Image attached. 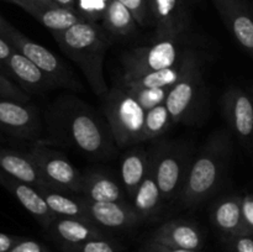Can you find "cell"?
Returning <instances> with one entry per match:
<instances>
[{"label": "cell", "mask_w": 253, "mask_h": 252, "mask_svg": "<svg viewBox=\"0 0 253 252\" xmlns=\"http://www.w3.org/2000/svg\"><path fill=\"white\" fill-rule=\"evenodd\" d=\"M47 123L54 140L73 146L86 157L101 160L115 153L116 143L108 123L76 96L54 100L47 113Z\"/></svg>", "instance_id": "obj_1"}, {"label": "cell", "mask_w": 253, "mask_h": 252, "mask_svg": "<svg viewBox=\"0 0 253 252\" xmlns=\"http://www.w3.org/2000/svg\"><path fill=\"white\" fill-rule=\"evenodd\" d=\"M231 148V136L226 130H217L209 136L190 163L179 194L183 208L199 207L219 189L229 166Z\"/></svg>", "instance_id": "obj_2"}, {"label": "cell", "mask_w": 253, "mask_h": 252, "mask_svg": "<svg viewBox=\"0 0 253 252\" xmlns=\"http://www.w3.org/2000/svg\"><path fill=\"white\" fill-rule=\"evenodd\" d=\"M59 48L78 66L98 96L109 91L104 77V58L110 41L105 31L91 21H82L62 32L53 34Z\"/></svg>", "instance_id": "obj_3"}, {"label": "cell", "mask_w": 253, "mask_h": 252, "mask_svg": "<svg viewBox=\"0 0 253 252\" xmlns=\"http://www.w3.org/2000/svg\"><path fill=\"white\" fill-rule=\"evenodd\" d=\"M103 98L104 115L116 146L140 145L146 118L145 109L120 85L109 89Z\"/></svg>", "instance_id": "obj_4"}, {"label": "cell", "mask_w": 253, "mask_h": 252, "mask_svg": "<svg viewBox=\"0 0 253 252\" xmlns=\"http://www.w3.org/2000/svg\"><path fill=\"white\" fill-rule=\"evenodd\" d=\"M190 49L180 41V36L157 39L150 46L136 47L125 52L121 57L123 77L138 76L169 68L179 63Z\"/></svg>", "instance_id": "obj_5"}, {"label": "cell", "mask_w": 253, "mask_h": 252, "mask_svg": "<svg viewBox=\"0 0 253 252\" xmlns=\"http://www.w3.org/2000/svg\"><path fill=\"white\" fill-rule=\"evenodd\" d=\"M192 147L182 141H158L157 177L162 202L179 197L192 163Z\"/></svg>", "instance_id": "obj_6"}, {"label": "cell", "mask_w": 253, "mask_h": 252, "mask_svg": "<svg viewBox=\"0 0 253 252\" xmlns=\"http://www.w3.org/2000/svg\"><path fill=\"white\" fill-rule=\"evenodd\" d=\"M199 63L169 89L166 105L169 111L173 125L192 124L202 118L207 109V86Z\"/></svg>", "instance_id": "obj_7"}, {"label": "cell", "mask_w": 253, "mask_h": 252, "mask_svg": "<svg viewBox=\"0 0 253 252\" xmlns=\"http://www.w3.org/2000/svg\"><path fill=\"white\" fill-rule=\"evenodd\" d=\"M5 40L21 54L30 59L32 63L36 64L47 77L52 79L57 88H71L78 89L79 82L74 77L73 72L64 64V62L58 56L49 51L42 44L32 41L29 37L15 29L10 27Z\"/></svg>", "instance_id": "obj_8"}, {"label": "cell", "mask_w": 253, "mask_h": 252, "mask_svg": "<svg viewBox=\"0 0 253 252\" xmlns=\"http://www.w3.org/2000/svg\"><path fill=\"white\" fill-rule=\"evenodd\" d=\"M29 153L40 168L48 188L81 194L83 173L79 172L66 156L43 143H35Z\"/></svg>", "instance_id": "obj_9"}, {"label": "cell", "mask_w": 253, "mask_h": 252, "mask_svg": "<svg viewBox=\"0 0 253 252\" xmlns=\"http://www.w3.org/2000/svg\"><path fill=\"white\" fill-rule=\"evenodd\" d=\"M42 125L39 110L30 103L0 98V132L19 140L35 141Z\"/></svg>", "instance_id": "obj_10"}, {"label": "cell", "mask_w": 253, "mask_h": 252, "mask_svg": "<svg viewBox=\"0 0 253 252\" xmlns=\"http://www.w3.org/2000/svg\"><path fill=\"white\" fill-rule=\"evenodd\" d=\"M202 63L200 54L194 49H190L184 58L175 66L150 73L138 74V76L123 77L121 88H172L180 79L184 78L197 64Z\"/></svg>", "instance_id": "obj_11"}, {"label": "cell", "mask_w": 253, "mask_h": 252, "mask_svg": "<svg viewBox=\"0 0 253 252\" xmlns=\"http://www.w3.org/2000/svg\"><path fill=\"white\" fill-rule=\"evenodd\" d=\"M224 115L232 132L249 141L253 136V101L242 89L232 86L224 93L221 98Z\"/></svg>", "instance_id": "obj_12"}, {"label": "cell", "mask_w": 253, "mask_h": 252, "mask_svg": "<svg viewBox=\"0 0 253 252\" xmlns=\"http://www.w3.org/2000/svg\"><path fill=\"white\" fill-rule=\"evenodd\" d=\"M86 204L90 220L101 229L127 230L142 222L133 205L126 200L96 203L86 199Z\"/></svg>", "instance_id": "obj_13"}, {"label": "cell", "mask_w": 253, "mask_h": 252, "mask_svg": "<svg viewBox=\"0 0 253 252\" xmlns=\"http://www.w3.org/2000/svg\"><path fill=\"white\" fill-rule=\"evenodd\" d=\"M0 184L16 198L17 202L41 224L42 227L48 230L57 216L51 211L46 200L37 188L6 174L1 169H0Z\"/></svg>", "instance_id": "obj_14"}, {"label": "cell", "mask_w": 253, "mask_h": 252, "mask_svg": "<svg viewBox=\"0 0 253 252\" xmlns=\"http://www.w3.org/2000/svg\"><path fill=\"white\" fill-rule=\"evenodd\" d=\"M225 25L240 46L253 57V15L244 0H215Z\"/></svg>", "instance_id": "obj_15"}, {"label": "cell", "mask_w": 253, "mask_h": 252, "mask_svg": "<svg viewBox=\"0 0 253 252\" xmlns=\"http://www.w3.org/2000/svg\"><path fill=\"white\" fill-rule=\"evenodd\" d=\"M47 231L62 251L95 239H106L101 227L91 221L72 217H56Z\"/></svg>", "instance_id": "obj_16"}, {"label": "cell", "mask_w": 253, "mask_h": 252, "mask_svg": "<svg viewBox=\"0 0 253 252\" xmlns=\"http://www.w3.org/2000/svg\"><path fill=\"white\" fill-rule=\"evenodd\" d=\"M14 4L29 12L37 21L41 22L52 35L69 29L78 22L85 21V17L71 7L59 6L57 4H43V2L17 0Z\"/></svg>", "instance_id": "obj_17"}, {"label": "cell", "mask_w": 253, "mask_h": 252, "mask_svg": "<svg viewBox=\"0 0 253 252\" xmlns=\"http://www.w3.org/2000/svg\"><path fill=\"white\" fill-rule=\"evenodd\" d=\"M5 74L16 81L26 93H46L57 88L56 84L39 67L16 49L7 61Z\"/></svg>", "instance_id": "obj_18"}, {"label": "cell", "mask_w": 253, "mask_h": 252, "mask_svg": "<svg viewBox=\"0 0 253 252\" xmlns=\"http://www.w3.org/2000/svg\"><path fill=\"white\" fill-rule=\"evenodd\" d=\"M157 151L158 141L150 148V165H148L147 174H146L145 179L142 180L132 198V205L137 214L140 215V219L142 222L153 219L158 214L161 204L163 203L160 187H158L157 177H156Z\"/></svg>", "instance_id": "obj_19"}, {"label": "cell", "mask_w": 253, "mask_h": 252, "mask_svg": "<svg viewBox=\"0 0 253 252\" xmlns=\"http://www.w3.org/2000/svg\"><path fill=\"white\" fill-rule=\"evenodd\" d=\"M148 240L183 250L199 251L203 247V235L199 227L187 220H170L158 226Z\"/></svg>", "instance_id": "obj_20"}, {"label": "cell", "mask_w": 253, "mask_h": 252, "mask_svg": "<svg viewBox=\"0 0 253 252\" xmlns=\"http://www.w3.org/2000/svg\"><path fill=\"white\" fill-rule=\"evenodd\" d=\"M212 225L225 237L235 236L240 234H251L246 226L242 215V197L227 195L217 200L210 212Z\"/></svg>", "instance_id": "obj_21"}, {"label": "cell", "mask_w": 253, "mask_h": 252, "mask_svg": "<svg viewBox=\"0 0 253 252\" xmlns=\"http://www.w3.org/2000/svg\"><path fill=\"white\" fill-rule=\"evenodd\" d=\"M0 169L21 182L34 185L37 189L48 188L40 168L29 152H20L0 146Z\"/></svg>", "instance_id": "obj_22"}, {"label": "cell", "mask_w": 253, "mask_h": 252, "mask_svg": "<svg viewBox=\"0 0 253 252\" xmlns=\"http://www.w3.org/2000/svg\"><path fill=\"white\" fill-rule=\"evenodd\" d=\"M157 39L179 37L187 30V16L179 0H150Z\"/></svg>", "instance_id": "obj_23"}, {"label": "cell", "mask_w": 253, "mask_h": 252, "mask_svg": "<svg viewBox=\"0 0 253 252\" xmlns=\"http://www.w3.org/2000/svg\"><path fill=\"white\" fill-rule=\"evenodd\" d=\"M39 190L46 200L51 211L57 217H72V219L91 221L86 199L82 195L61 192V190L51 189V188H41Z\"/></svg>", "instance_id": "obj_24"}, {"label": "cell", "mask_w": 253, "mask_h": 252, "mask_svg": "<svg viewBox=\"0 0 253 252\" xmlns=\"http://www.w3.org/2000/svg\"><path fill=\"white\" fill-rule=\"evenodd\" d=\"M81 195L90 202L96 203L125 200L120 184L101 170L83 173Z\"/></svg>", "instance_id": "obj_25"}, {"label": "cell", "mask_w": 253, "mask_h": 252, "mask_svg": "<svg viewBox=\"0 0 253 252\" xmlns=\"http://www.w3.org/2000/svg\"><path fill=\"white\" fill-rule=\"evenodd\" d=\"M150 165V150L133 147L125 153L121 161V182L128 198L132 199L136 190L145 179Z\"/></svg>", "instance_id": "obj_26"}, {"label": "cell", "mask_w": 253, "mask_h": 252, "mask_svg": "<svg viewBox=\"0 0 253 252\" xmlns=\"http://www.w3.org/2000/svg\"><path fill=\"white\" fill-rule=\"evenodd\" d=\"M103 20L105 30L114 36H128L135 31V17L118 0H109L104 10Z\"/></svg>", "instance_id": "obj_27"}, {"label": "cell", "mask_w": 253, "mask_h": 252, "mask_svg": "<svg viewBox=\"0 0 253 252\" xmlns=\"http://www.w3.org/2000/svg\"><path fill=\"white\" fill-rule=\"evenodd\" d=\"M173 125L167 105L162 104L146 111L145 124L141 133L140 143L160 140Z\"/></svg>", "instance_id": "obj_28"}, {"label": "cell", "mask_w": 253, "mask_h": 252, "mask_svg": "<svg viewBox=\"0 0 253 252\" xmlns=\"http://www.w3.org/2000/svg\"><path fill=\"white\" fill-rule=\"evenodd\" d=\"M124 89L128 91L146 111H148L156 106L166 104L170 88H140V86H135V88Z\"/></svg>", "instance_id": "obj_29"}, {"label": "cell", "mask_w": 253, "mask_h": 252, "mask_svg": "<svg viewBox=\"0 0 253 252\" xmlns=\"http://www.w3.org/2000/svg\"><path fill=\"white\" fill-rule=\"evenodd\" d=\"M0 98L30 103V94L17 85L14 81H11V78H9L1 69H0Z\"/></svg>", "instance_id": "obj_30"}, {"label": "cell", "mask_w": 253, "mask_h": 252, "mask_svg": "<svg viewBox=\"0 0 253 252\" xmlns=\"http://www.w3.org/2000/svg\"><path fill=\"white\" fill-rule=\"evenodd\" d=\"M63 252H120L116 244L106 237V239H95L86 241L78 246L64 250Z\"/></svg>", "instance_id": "obj_31"}, {"label": "cell", "mask_w": 253, "mask_h": 252, "mask_svg": "<svg viewBox=\"0 0 253 252\" xmlns=\"http://www.w3.org/2000/svg\"><path fill=\"white\" fill-rule=\"evenodd\" d=\"M229 252H253V235L240 234L226 239Z\"/></svg>", "instance_id": "obj_32"}, {"label": "cell", "mask_w": 253, "mask_h": 252, "mask_svg": "<svg viewBox=\"0 0 253 252\" xmlns=\"http://www.w3.org/2000/svg\"><path fill=\"white\" fill-rule=\"evenodd\" d=\"M118 1H120L121 4L125 5L130 10L131 14L135 17L136 22L141 25L145 24L146 17H147V0H118Z\"/></svg>", "instance_id": "obj_33"}, {"label": "cell", "mask_w": 253, "mask_h": 252, "mask_svg": "<svg viewBox=\"0 0 253 252\" xmlns=\"http://www.w3.org/2000/svg\"><path fill=\"white\" fill-rule=\"evenodd\" d=\"M10 252H52L51 250L47 246H44L43 244L39 241H35V240L30 239H24L22 237L16 245L11 249Z\"/></svg>", "instance_id": "obj_34"}, {"label": "cell", "mask_w": 253, "mask_h": 252, "mask_svg": "<svg viewBox=\"0 0 253 252\" xmlns=\"http://www.w3.org/2000/svg\"><path fill=\"white\" fill-rule=\"evenodd\" d=\"M138 252H199V251H192V250H183L177 249V247H170L167 245L158 244V242L152 241V240H146L143 245L141 246Z\"/></svg>", "instance_id": "obj_35"}, {"label": "cell", "mask_w": 253, "mask_h": 252, "mask_svg": "<svg viewBox=\"0 0 253 252\" xmlns=\"http://www.w3.org/2000/svg\"><path fill=\"white\" fill-rule=\"evenodd\" d=\"M242 215L245 224L253 235V194H246L242 197Z\"/></svg>", "instance_id": "obj_36"}, {"label": "cell", "mask_w": 253, "mask_h": 252, "mask_svg": "<svg viewBox=\"0 0 253 252\" xmlns=\"http://www.w3.org/2000/svg\"><path fill=\"white\" fill-rule=\"evenodd\" d=\"M15 48L4 39L0 36V69L5 73V67H6L7 61L14 53Z\"/></svg>", "instance_id": "obj_37"}, {"label": "cell", "mask_w": 253, "mask_h": 252, "mask_svg": "<svg viewBox=\"0 0 253 252\" xmlns=\"http://www.w3.org/2000/svg\"><path fill=\"white\" fill-rule=\"evenodd\" d=\"M22 237L0 232V252H10Z\"/></svg>", "instance_id": "obj_38"}, {"label": "cell", "mask_w": 253, "mask_h": 252, "mask_svg": "<svg viewBox=\"0 0 253 252\" xmlns=\"http://www.w3.org/2000/svg\"><path fill=\"white\" fill-rule=\"evenodd\" d=\"M99 2H100V0H81V6L84 10L91 11V10L98 9Z\"/></svg>", "instance_id": "obj_39"}, {"label": "cell", "mask_w": 253, "mask_h": 252, "mask_svg": "<svg viewBox=\"0 0 253 252\" xmlns=\"http://www.w3.org/2000/svg\"><path fill=\"white\" fill-rule=\"evenodd\" d=\"M10 27H11V25H10L9 22H7L6 20H5L4 17L0 15V36L4 37L5 39V36H6L7 31L10 30Z\"/></svg>", "instance_id": "obj_40"}, {"label": "cell", "mask_w": 253, "mask_h": 252, "mask_svg": "<svg viewBox=\"0 0 253 252\" xmlns=\"http://www.w3.org/2000/svg\"><path fill=\"white\" fill-rule=\"evenodd\" d=\"M54 2H56L57 5H59V6H63V7H71V9H73V1L74 0H53Z\"/></svg>", "instance_id": "obj_41"}, {"label": "cell", "mask_w": 253, "mask_h": 252, "mask_svg": "<svg viewBox=\"0 0 253 252\" xmlns=\"http://www.w3.org/2000/svg\"><path fill=\"white\" fill-rule=\"evenodd\" d=\"M9 1H11V2H15V1H17V0H9ZM30 1L43 2V4H56V2H54L53 0H30Z\"/></svg>", "instance_id": "obj_42"}, {"label": "cell", "mask_w": 253, "mask_h": 252, "mask_svg": "<svg viewBox=\"0 0 253 252\" xmlns=\"http://www.w3.org/2000/svg\"><path fill=\"white\" fill-rule=\"evenodd\" d=\"M5 142V137L1 132H0V146H2V143Z\"/></svg>", "instance_id": "obj_43"}]
</instances>
